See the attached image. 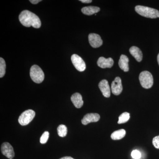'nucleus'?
Wrapping results in <instances>:
<instances>
[{
	"instance_id": "6ab92c4d",
	"label": "nucleus",
	"mask_w": 159,
	"mask_h": 159,
	"mask_svg": "<svg viewBox=\"0 0 159 159\" xmlns=\"http://www.w3.org/2000/svg\"><path fill=\"white\" fill-rule=\"evenodd\" d=\"M57 133L61 137H65L67 134V128L64 125H60L57 128Z\"/></svg>"
},
{
	"instance_id": "f3484780",
	"label": "nucleus",
	"mask_w": 159,
	"mask_h": 159,
	"mask_svg": "<svg viewBox=\"0 0 159 159\" xmlns=\"http://www.w3.org/2000/svg\"><path fill=\"white\" fill-rule=\"evenodd\" d=\"M126 134L125 129H120L115 131L111 134V139L113 140H119L123 139Z\"/></svg>"
},
{
	"instance_id": "5701e85b",
	"label": "nucleus",
	"mask_w": 159,
	"mask_h": 159,
	"mask_svg": "<svg viewBox=\"0 0 159 159\" xmlns=\"http://www.w3.org/2000/svg\"><path fill=\"white\" fill-rule=\"evenodd\" d=\"M152 142L155 148L159 149V135L154 137L152 139Z\"/></svg>"
},
{
	"instance_id": "39448f33",
	"label": "nucleus",
	"mask_w": 159,
	"mask_h": 159,
	"mask_svg": "<svg viewBox=\"0 0 159 159\" xmlns=\"http://www.w3.org/2000/svg\"><path fill=\"white\" fill-rule=\"evenodd\" d=\"M35 113L32 110H27L21 114L18 119V122L23 126L28 125L32 121L35 116Z\"/></svg>"
},
{
	"instance_id": "f03ea898",
	"label": "nucleus",
	"mask_w": 159,
	"mask_h": 159,
	"mask_svg": "<svg viewBox=\"0 0 159 159\" xmlns=\"http://www.w3.org/2000/svg\"><path fill=\"white\" fill-rule=\"evenodd\" d=\"M135 9L138 14L144 17L152 19L159 18V11L157 9L142 6H137Z\"/></svg>"
},
{
	"instance_id": "f8f14e48",
	"label": "nucleus",
	"mask_w": 159,
	"mask_h": 159,
	"mask_svg": "<svg viewBox=\"0 0 159 159\" xmlns=\"http://www.w3.org/2000/svg\"><path fill=\"white\" fill-rule=\"evenodd\" d=\"M100 119V116L97 113H89L86 114L81 120L83 125H87L91 122H98Z\"/></svg>"
},
{
	"instance_id": "f257e3e1",
	"label": "nucleus",
	"mask_w": 159,
	"mask_h": 159,
	"mask_svg": "<svg viewBox=\"0 0 159 159\" xmlns=\"http://www.w3.org/2000/svg\"><path fill=\"white\" fill-rule=\"evenodd\" d=\"M19 19L21 24L26 27L32 26L35 29H39L41 26V22L39 18L29 10H25L22 11Z\"/></svg>"
},
{
	"instance_id": "1a4fd4ad",
	"label": "nucleus",
	"mask_w": 159,
	"mask_h": 159,
	"mask_svg": "<svg viewBox=\"0 0 159 159\" xmlns=\"http://www.w3.org/2000/svg\"><path fill=\"white\" fill-rule=\"evenodd\" d=\"M89 41L93 48H98L102 44V41L100 35L95 33H91L89 35Z\"/></svg>"
},
{
	"instance_id": "4468645a",
	"label": "nucleus",
	"mask_w": 159,
	"mask_h": 159,
	"mask_svg": "<svg viewBox=\"0 0 159 159\" xmlns=\"http://www.w3.org/2000/svg\"><path fill=\"white\" fill-rule=\"evenodd\" d=\"M129 59L128 57L126 55L122 54L120 56L119 61V67L124 72H128L129 70Z\"/></svg>"
},
{
	"instance_id": "cd10ccee",
	"label": "nucleus",
	"mask_w": 159,
	"mask_h": 159,
	"mask_svg": "<svg viewBox=\"0 0 159 159\" xmlns=\"http://www.w3.org/2000/svg\"><path fill=\"white\" fill-rule=\"evenodd\" d=\"M12 159V158H11V159Z\"/></svg>"
},
{
	"instance_id": "dca6fc26",
	"label": "nucleus",
	"mask_w": 159,
	"mask_h": 159,
	"mask_svg": "<svg viewBox=\"0 0 159 159\" xmlns=\"http://www.w3.org/2000/svg\"><path fill=\"white\" fill-rule=\"evenodd\" d=\"M100 8L97 6H87L81 9V11L83 14L86 15L91 16L93 14H96L100 11Z\"/></svg>"
},
{
	"instance_id": "4be33fe9",
	"label": "nucleus",
	"mask_w": 159,
	"mask_h": 159,
	"mask_svg": "<svg viewBox=\"0 0 159 159\" xmlns=\"http://www.w3.org/2000/svg\"><path fill=\"white\" fill-rule=\"evenodd\" d=\"M131 156L134 159H139L141 157V153L139 151L134 150L132 152Z\"/></svg>"
},
{
	"instance_id": "a211bd4d",
	"label": "nucleus",
	"mask_w": 159,
	"mask_h": 159,
	"mask_svg": "<svg viewBox=\"0 0 159 159\" xmlns=\"http://www.w3.org/2000/svg\"><path fill=\"white\" fill-rule=\"evenodd\" d=\"M130 118V114L127 112H125L121 114L119 117L118 124H122L128 122Z\"/></svg>"
},
{
	"instance_id": "423d86ee",
	"label": "nucleus",
	"mask_w": 159,
	"mask_h": 159,
	"mask_svg": "<svg viewBox=\"0 0 159 159\" xmlns=\"http://www.w3.org/2000/svg\"><path fill=\"white\" fill-rule=\"evenodd\" d=\"M71 61L75 68L80 72H83L86 69V64L81 57L76 54L71 56Z\"/></svg>"
},
{
	"instance_id": "7ed1b4c3",
	"label": "nucleus",
	"mask_w": 159,
	"mask_h": 159,
	"mask_svg": "<svg viewBox=\"0 0 159 159\" xmlns=\"http://www.w3.org/2000/svg\"><path fill=\"white\" fill-rule=\"evenodd\" d=\"M139 80L142 87L145 89H150L153 84V78L150 72L144 71L139 75Z\"/></svg>"
},
{
	"instance_id": "393cba45",
	"label": "nucleus",
	"mask_w": 159,
	"mask_h": 159,
	"mask_svg": "<svg viewBox=\"0 0 159 159\" xmlns=\"http://www.w3.org/2000/svg\"><path fill=\"white\" fill-rule=\"evenodd\" d=\"M80 2L83 3H87V4H88V3H90L92 2V0H80Z\"/></svg>"
},
{
	"instance_id": "2eb2a0df",
	"label": "nucleus",
	"mask_w": 159,
	"mask_h": 159,
	"mask_svg": "<svg viewBox=\"0 0 159 159\" xmlns=\"http://www.w3.org/2000/svg\"><path fill=\"white\" fill-rule=\"evenodd\" d=\"M129 53L132 55L138 62H140L142 61L143 58V54L142 51L138 47H131L129 50Z\"/></svg>"
},
{
	"instance_id": "ddd939ff",
	"label": "nucleus",
	"mask_w": 159,
	"mask_h": 159,
	"mask_svg": "<svg viewBox=\"0 0 159 159\" xmlns=\"http://www.w3.org/2000/svg\"><path fill=\"white\" fill-rule=\"evenodd\" d=\"M71 100L74 106L77 108H80L83 106L84 101L82 96L79 93H75L71 97Z\"/></svg>"
},
{
	"instance_id": "bb28decb",
	"label": "nucleus",
	"mask_w": 159,
	"mask_h": 159,
	"mask_svg": "<svg viewBox=\"0 0 159 159\" xmlns=\"http://www.w3.org/2000/svg\"><path fill=\"white\" fill-rule=\"evenodd\" d=\"M157 61H158V64L159 65V54H158V56H157Z\"/></svg>"
},
{
	"instance_id": "a878e982",
	"label": "nucleus",
	"mask_w": 159,
	"mask_h": 159,
	"mask_svg": "<svg viewBox=\"0 0 159 159\" xmlns=\"http://www.w3.org/2000/svg\"><path fill=\"white\" fill-rule=\"evenodd\" d=\"M60 159H74L70 157H65Z\"/></svg>"
},
{
	"instance_id": "9b49d317",
	"label": "nucleus",
	"mask_w": 159,
	"mask_h": 159,
	"mask_svg": "<svg viewBox=\"0 0 159 159\" xmlns=\"http://www.w3.org/2000/svg\"><path fill=\"white\" fill-rule=\"evenodd\" d=\"M97 63L99 67L101 68H111L113 66L114 61L111 57L105 58L101 57L98 59Z\"/></svg>"
},
{
	"instance_id": "aec40b11",
	"label": "nucleus",
	"mask_w": 159,
	"mask_h": 159,
	"mask_svg": "<svg viewBox=\"0 0 159 159\" xmlns=\"http://www.w3.org/2000/svg\"><path fill=\"white\" fill-rule=\"evenodd\" d=\"M6 64L5 60L2 57L0 58V77L2 78L6 74Z\"/></svg>"
},
{
	"instance_id": "9d476101",
	"label": "nucleus",
	"mask_w": 159,
	"mask_h": 159,
	"mask_svg": "<svg viewBox=\"0 0 159 159\" xmlns=\"http://www.w3.org/2000/svg\"><path fill=\"white\" fill-rule=\"evenodd\" d=\"M99 87L102 95L106 98H109L111 96V89L108 82L106 80H102L99 84Z\"/></svg>"
},
{
	"instance_id": "412c9836",
	"label": "nucleus",
	"mask_w": 159,
	"mask_h": 159,
	"mask_svg": "<svg viewBox=\"0 0 159 159\" xmlns=\"http://www.w3.org/2000/svg\"><path fill=\"white\" fill-rule=\"evenodd\" d=\"M49 137V133L48 131H45L43 133L40 139V142L41 144H45L48 142Z\"/></svg>"
},
{
	"instance_id": "b1692460",
	"label": "nucleus",
	"mask_w": 159,
	"mask_h": 159,
	"mask_svg": "<svg viewBox=\"0 0 159 159\" xmlns=\"http://www.w3.org/2000/svg\"><path fill=\"white\" fill-rule=\"evenodd\" d=\"M30 2L33 4H37L38 3H39V2H41V0H30Z\"/></svg>"
},
{
	"instance_id": "6e6552de",
	"label": "nucleus",
	"mask_w": 159,
	"mask_h": 159,
	"mask_svg": "<svg viewBox=\"0 0 159 159\" xmlns=\"http://www.w3.org/2000/svg\"><path fill=\"white\" fill-rule=\"evenodd\" d=\"M112 93L114 95L118 96L121 93L123 89L121 78L117 77L115 78L111 83V86Z\"/></svg>"
},
{
	"instance_id": "20e7f679",
	"label": "nucleus",
	"mask_w": 159,
	"mask_h": 159,
	"mask_svg": "<svg viewBox=\"0 0 159 159\" xmlns=\"http://www.w3.org/2000/svg\"><path fill=\"white\" fill-rule=\"evenodd\" d=\"M30 75L32 80L36 83H41L44 79V74L42 70L36 65L31 67Z\"/></svg>"
},
{
	"instance_id": "0eeeda50",
	"label": "nucleus",
	"mask_w": 159,
	"mask_h": 159,
	"mask_svg": "<svg viewBox=\"0 0 159 159\" xmlns=\"http://www.w3.org/2000/svg\"><path fill=\"white\" fill-rule=\"evenodd\" d=\"M1 152L3 155L9 159L12 158L15 156L13 147L8 142H4L1 145Z\"/></svg>"
}]
</instances>
